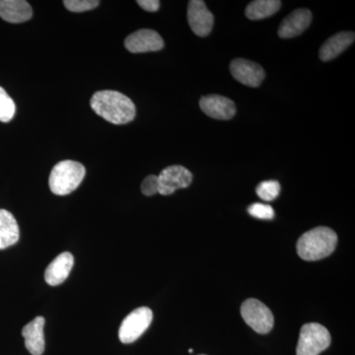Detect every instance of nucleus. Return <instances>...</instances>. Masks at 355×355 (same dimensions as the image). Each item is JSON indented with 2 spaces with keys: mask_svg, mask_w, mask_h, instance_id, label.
Segmentation results:
<instances>
[{
  "mask_svg": "<svg viewBox=\"0 0 355 355\" xmlns=\"http://www.w3.org/2000/svg\"><path fill=\"white\" fill-rule=\"evenodd\" d=\"M355 35L354 32H342L329 39L320 49L319 57L323 62H330L340 55L343 51L354 43Z\"/></svg>",
  "mask_w": 355,
  "mask_h": 355,
  "instance_id": "dca6fc26",
  "label": "nucleus"
},
{
  "mask_svg": "<svg viewBox=\"0 0 355 355\" xmlns=\"http://www.w3.org/2000/svg\"><path fill=\"white\" fill-rule=\"evenodd\" d=\"M125 46L132 53H148L162 50L164 41L154 30L141 29L128 36Z\"/></svg>",
  "mask_w": 355,
  "mask_h": 355,
  "instance_id": "9d476101",
  "label": "nucleus"
},
{
  "mask_svg": "<svg viewBox=\"0 0 355 355\" xmlns=\"http://www.w3.org/2000/svg\"><path fill=\"white\" fill-rule=\"evenodd\" d=\"M153 320V311L147 307L133 310L123 320L119 330V338L125 345L135 343L146 333Z\"/></svg>",
  "mask_w": 355,
  "mask_h": 355,
  "instance_id": "423d86ee",
  "label": "nucleus"
},
{
  "mask_svg": "<svg viewBox=\"0 0 355 355\" xmlns=\"http://www.w3.org/2000/svg\"><path fill=\"white\" fill-rule=\"evenodd\" d=\"M193 352V349H189V352H190V354H191V352Z\"/></svg>",
  "mask_w": 355,
  "mask_h": 355,
  "instance_id": "393cba45",
  "label": "nucleus"
},
{
  "mask_svg": "<svg viewBox=\"0 0 355 355\" xmlns=\"http://www.w3.org/2000/svg\"><path fill=\"white\" fill-rule=\"evenodd\" d=\"M312 22V13L308 9H297L284 18L279 28V36L282 39L295 38L302 34Z\"/></svg>",
  "mask_w": 355,
  "mask_h": 355,
  "instance_id": "f8f14e48",
  "label": "nucleus"
},
{
  "mask_svg": "<svg viewBox=\"0 0 355 355\" xmlns=\"http://www.w3.org/2000/svg\"><path fill=\"white\" fill-rule=\"evenodd\" d=\"M85 174V167L81 163L72 160L60 161L53 168L49 178L51 193L57 196L69 195L83 183Z\"/></svg>",
  "mask_w": 355,
  "mask_h": 355,
  "instance_id": "7ed1b4c3",
  "label": "nucleus"
},
{
  "mask_svg": "<svg viewBox=\"0 0 355 355\" xmlns=\"http://www.w3.org/2000/svg\"><path fill=\"white\" fill-rule=\"evenodd\" d=\"M137 4L148 12H156L160 7V1L158 0H139Z\"/></svg>",
  "mask_w": 355,
  "mask_h": 355,
  "instance_id": "b1692460",
  "label": "nucleus"
},
{
  "mask_svg": "<svg viewBox=\"0 0 355 355\" xmlns=\"http://www.w3.org/2000/svg\"><path fill=\"white\" fill-rule=\"evenodd\" d=\"M200 355H205V354H200Z\"/></svg>",
  "mask_w": 355,
  "mask_h": 355,
  "instance_id": "a878e982",
  "label": "nucleus"
},
{
  "mask_svg": "<svg viewBox=\"0 0 355 355\" xmlns=\"http://www.w3.org/2000/svg\"><path fill=\"white\" fill-rule=\"evenodd\" d=\"M90 105L98 116L114 125H125L137 114L132 100L118 91H98L91 98Z\"/></svg>",
  "mask_w": 355,
  "mask_h": 355,
  "instance_id": "f257e3e1",
  "label": "nucleus"
},
{
  "mask_svg": "<svg viewBox=\"0 0 355 355\" xmlns=\"http://www.w3.org/2000/svg\"><path fill=\"white\" fill-rule=\"evenodd\" d=\"M46 320L39 316L26 324L22 330V336L25 340V347L32 355H42L44 352V327Z\"/></svg>",
  "mask_w": 355,
  "mask_h": 355,
  "instance_id": "4468645a",
  "label": "nucleus"
},
{
  "mask_svg": "<svg viewBox=\"0 0 355 355\" xmlns=\"http://www.w3.org/2000/svg\"><path fill=\"white\" fill-rule=\"evenodd\" d=\"M282 7L279 0H256L247 6L245 14L249 19L261 20L270 17Z\"/></svg>",
  "mask_w": 355,
  "mask_h": 355,
  "instance_id": "a211bd4d",
  "label": "nucleus"
},
{
  "mask_svg": "<svg viewBox=\"0 0 355 355\" xmlns=\"http://www.w3.org/2000/svg\"><path fill=\"white\" fill-rule=\"evenodd\" d=\"M188 21L191 31L198 37L209 36L214 17L202 0H191L188 6Z\"/></svg>",
  "mask_w": 355,
  "mask_h": 355,
  "instance_id": "1a4fd4ad",
  "label": "nucleus"
},
{
  "mask_svg": "<svg viewBox=\"0 0 355 355\" xmlns=\"http://www.w3.org/2000/svg\"><path fill=\"white\" fill-rule=\"evenodd\" d=\"M331 343L330 331L323 324H305L301 328L296 355H319L329 349Z\"/></svg>",
  "mask_w": 355,
  "mask_h": 355,
  "instance_id": "20e7f679",
  "label": "nucleus"
},
{
  "mask_svg": "<svg viewBox=\"0 0 355 355\" xmlns=\"http://www.w3.org/2000/svg\"><path fill=\"white\" fill-rule=\"evenodd\" d=\"M65 8L71 12H84V11L92 10L100 4L98 0H65L64 1Z\"/></svg>",
  "mask_w": 355,
  "mask_h": 355,
  "instance_id": "412c9836",
  "label": "nucleus"
},
{
  "mask_svg": "<svg viewBox=\"0 0 355 355\" xmlns=\"http://www.w3.org/2000/svg\"><path fill=\"white\" fill-rule=\"evenodd\" d=\"M74 265L72 254L64 252L58 254L44 272V280L51 286H57L65 282Z\"/></svg>",
  "mask_w": 355,
  "mask_h": 355,
  "instance_id": "ddd939ff",
  "label": "nucleus"
},
{
  "mask_svg": "<svg viewBox=\"0 0 355 355\" xmlns=\"http://www.w3.org/2000/svg\"><path fill=\"white\" fill-rule=\"evenodd\" d=\"M248 212L252 216L259 219H272L275 216V210L270 205H265V203H253L250 205Z\"/></svg>",
  "mask_w": 355,
  "mask_h": 355,
  "instance_id": "4be33fe9",
  "label": "nucleus"
},
{
  "mask_svg": "<svg viewBox=\"0 0 355 355\" xmlns=\"http://www.w3.org/2000/svg\"><path fill=\"white\" fill-rule=\"evenodd\" d=\"M193 181V174L180 165L165 168L158 176V193L170 196L180 189H186Z\"/></svg>",
  "mask_w": 355,
  "mask_h": 355,
  "instance_id": "0eeeda50",
  "label": "nucleus"
},
{
  "mask_svg": "<svg viewBox=\"0 0 355 355\" xmlns=\"http://www.w3.org/2000/svg\"><path fill=\"white\" fill-rule=\"evenodd\" d=\"M20 238L15 217L6 209H0V250L13 246Z\"/></svg>",
  "mask_w": 355,
  "mask_h": 355,
  "instance_id": "f3484780",
  "label": "nucleus"
},
{
  "mask_svg": "<svg viewBox=\"0 0 355 355\" xmlns=\"http://www.w3.org/2000/svg\"><path fill=\"white\" fill-rule=\"evenodd\" d=\"M280 190H282L280 184L275 180L261 182L256 189L257 195L265 202H272V200H275L279 197Z\"/></svg>",
  "mask_w": 355,
  "mask_h": 355,
  "instance_id": "6ab92c4d",
  "label": "nucleus"
},
{
  "mask_svg": "<svg viewBox=\"0 0 355 355\" xmlns=\"http://www.w3.org/2000/svg\"><path fill=\"white\" fill-rule=\"evenodd\" d=\"M241 316L248 326L261 335L272 330L275 318L268 306L258 299L250 298L241 306Z\"/></svg>",
  "mask_w": 355,
  "mask_h": 355,
  "instance_id": "39448f33",
  "label": "nucleus"
},
{
  "mask_svg": "<svg viewBox=\"0 0 355 355\" xmlns=\"http://www.w3.org/2000/svg\"><path fill=\"white\" fill-rule=\"evenodd\" d=\"M141 191L146 197H153L158 193V176L149 175L141 184Z\"/></svg>",
  "mask_w": 355,
  "mask_h": 355,
  "instance_id": "5701e85b",
  "label": "nucleus"
},
{
  "mask_svg": "<svg viewBox=\"0 0 355 355\" xmlns=\"http://www.w3.org/2000/svg\"><path fill=\"white\" fill-rule=\"evenodd\" d=\"M200 107L203 113L214 120L227 121L236 114L235 103L220 95H209L202 97Z\"/></svg>",
  "mask_w": 355,
  "mask_h": 355,
  "instance_id": "9b49d317",
  "label": "nucleus"
},
{
  "mask_svg": "<svg viewBox=\"0 0 355 355\" xmlns=\"http://www.w3.org/2000/svg\"><path fill=\"white\" fill-rule=\"evenodd\" d=\"M32 7L24 0H0V17L9 23H23L31 19Z\"/></svg>",
  "mask_w": 355,
  "mask_h": 355,
  "instance_id": "2eb2a0df",
  "label": "nucleus"
},
{
  "mask_svg": "<svg viewBox=\"0 0 355 355\" xmlns=\"http://www.w3.org/2000/svg\"><path fill=\"white\" fill-rule=\"evenodd\" d=\"M338 244V235L331 228L319 226L304 233L297 242V253L302 260L314 261L330 256Z\"/></svg>",
  "mask_w": 355,
  "mask_h": 355,
  "instance_id": "f03ea898",
  "label": "nucleus"
},
{
  "mask_svg": "<svg viewBox=\"0 0 355 355\" xmlns=\"http://www.w3.org/2000/svg\"><path fill=\"white\" fill-rule=\"evenodd\" d=\"M230 72L236 80L249 87H259L266 77L260 64L244 58H236L230 64Z\"/></svg>",
  "mask_w": 355,
  "mask_h": 355,
  "instance_id": "6e6552de",
  "label": "nucleus"
},
{
  "mask_svg": "<svg viewBox=\"0 0 355 355\" xmlns=\"http://www.w3.org/2000/svg\"><path fill=\"white\" fill-rule=\"evenodd\" d=\"M15 112V103L6 90L0 87V121L8 123L12 120Z\"/></svg>",
  "mask_w": 355,
  "mask_h": 355,
  "instance_id": "aec40b11",
  "label": "nucleus"
}]
</instances>
